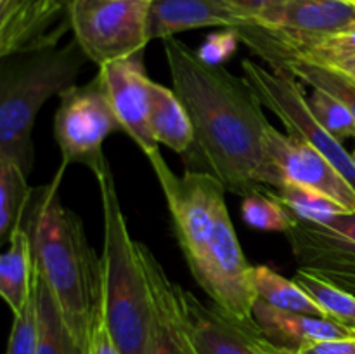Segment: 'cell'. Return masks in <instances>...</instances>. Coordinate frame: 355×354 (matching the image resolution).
<instances>
[{
    "mask_svg": "<svg viewBox=\"0 0 355 354\" xmlns=\"http://www.w3.org/2000/svg\"><path fill=\"white\" fill-rule=\"evenodd\" d=\"M172 89L186 108L194 130V144L184 156L187 170L207 172L227 193L246 194L279 186L266 153L270 124L263 104L245 76L224 65H210L177 38L163 40Z\"/></svg>",
    "mask_w": 355,
    "mask_h": 354,
    "instance_id": "1",
    "label": "cell"
},
{
    "mask_svg": "<svg viewBox=\"0 0 355 354\" xmlns=\"http://www.w3.org/2000/svg\"><path fill=\"white\" fill-rule=\"evenodd\" d=\"M166 200L172 229L191 274L211 304L241 325H257L252 267L225 203V187L207 172L177 176L162 153L149 156Z\"/></svg>",
    "mask_w": 355,
    "mask_h": 354,
    "instance_id": "2",
    "label": "cell"
},
{
    "mask_svg": "<svg viewBox=\"0 0 355 354\" xmlns=\"http://www.w3.org/2000/svg\"><path fill=\"white\" fill-rule=\"evenodd\" d=\"M66 167L54 179L37 187L26 214L35 262L58 298L62 316L83 354L99 316L103 314V262L97 259L78 215L59 196Z\"/></svg>",
    "mask_w": 355,
    "mask_h": 354,
    "instance_id": "3",
    "label": "cell"
},
{
    "mask_svg": "<svg viewBox=\"0 0 355 354\" xmlns=\"http://www.w3.org/2000/svg\"><path fill=\"white\" fill-rule=\"evenodd\" d=\"M89 61L78 42L0 58V158L30 176L35 163L33 127L51 97L76 83Z\"/></svg>",
    "mask_w": 355,
    "mask_h": 354,
    "instance_id": "4",
    "label": "cell"
},
{
    "mask_svg": "<svg viewBox=\"0 0 355 354\" xmlns=\"http://www.w3.org/2000/svg\"><path fill=\"white\" fill-rule=\"evenodd\" d=\"M96 179L104 222V321L121 354H146L153 337V307L137 242L128 231L110 163Z\"/></svg>",
    "mask_w": 355,
    "mask_h": 354,
    "instance_id": "5",
    "label": "cell"
},
{
    "mask_svg": "<svg viewBox=\"0 0 355 354\" xmlns=\"http://www.w3.org/2000/svg\"><path fill=\"white\" fill-rule=\"evenodd\" d=\"M121 130L99 73L83 85H73L59 96L54 115V139L66 169L85 165L94 176L107 165L103 144L107 135Z\"/></svg>",
    "mask_w": 355,
    "mask_h": 354,
    "instance_id": "6",
    "label": "cell"
},
{
    "mask_svg": "<svg viewBox=\"0 0 355 354\" xmlns=\"http://www.w3.org/2000/svg\"><path fill=\"white\" fill-rule=\"evenodd\" d=\"M153 0H71L69 24L83 54L97 66L128 58L148 45Z\"/></svg>",
    "mask_w": 355,
    "mask_h": 354,
    "instance_id": "7",
    "label": "cell"
},
{
    "mask_svg": "<svg viewBox=\"0 0 355 354\" xmlns=\"http://www.w3.org/2000/svg\"><path fill=\"white\" fill-rule=\"evenodd\" d=\"M241 69L243 76L255 90L263 108L276 115L288 134L304 139L319 153H322L355 191V163L352 153L347 151L343 142L333 137L315 120L300 80L283 69L269 68L252 59H243Z\"/></svg>",
    "mask_w": 355,
    "mask_h": 354,
    "instance_id": "8",
    "label": "cell"
},
{
    "mask_svg": "<svg viewBox=\"0 0 355 354\" xmlns=\"http://www.w3.org/2000/svg\"><path fill=\"white\" fill-rule=\"evenodd\" d=\"M266 153L270 170L281 187L293 183L333 198L347 210L355 212V191L322 153L307 141L283 134L270 125L266 135ZM276 187V189H277Z\"/></svg>",
    "mask_w": 355,
    "mask_h": 354,
    "instance_id": "9",
    "label": "cell"
},
{
    "mask_svg": "<svg viewBox=\"0 0 355 354\" xmlns=\"http://www.w3.org/2000/svg\"><path fill=\"white\" fill-rule=\"evenodd\" d=\"M97 73L121 130L148 158L158 153L159 142L151 128V78L146 73L144 51L99 66Z\"/></svg>",
    "mask_w": 355,
    "mask_h": 354,
    "instance_id": "10",
    "label": "cell"
},
{
    "mask_svg": "<svg viewBox=\"0 0 355 354\" xmlns=\"http://www.w3.org/2000/svg\"><path fill=\"white\" fill-rule=\"evenodd\" d=\"M291 45L355 28V0H274L252 21Z\"/></svg>",
    "mask_w": 355,
    "mask_h": 354,
    "instance_id": "11",
    "label": "cell"
},
{
    "mask_svg": "<svg viewBox=\"0 0 355 354\" xmlns=\"http://www.w3.org/2000/svg\"><path fill=\"white\" fill-rule=\"evenodd\" d=\"M71 0H0V58L55 47L69 24Z\"/></svg>",
    "mask_w": 355,
    "mask_h": 354,
    "instance_id": "12",
    "label": "cell"
},
{
    "mask_svg": "<svg viewBox=\"0 0 355 354\" xmlns=\"http://www.w3.org/2000/svg\"><path fill=\"white\" fill-rule=\"evenodd\" d=\"M284 235L300 269L355 294V242L307 221H297Z\"/></svg>",
    "mask_w": 355,
    "mask_h": 354,
    "instance_id": "13",
    "label": "cell"
},
{
    "mask_svg": "<svg viewBox=\"0 0 355 354\" xmlns=\"http://www.w3.org/2000/svg\"><path fill=\"white\" fill-rule=\"evenodd\" d=\"M153 307V337L146 354H193L184 325L180 287L165 273L155 253L137 242Z\"/></svg>",
    "mask_w": 355,
    "mask_h": 354,
    "instance_id": "14",
    "label": "cell"
},
{
    "mask_svg": "<svg viewBox=\"0 0 355 354\" xmlns=\"http://www.w3.org/2000/svg\"><path fill=\"white\" fill-rule=\"evenodd\" d=\"M236 31L239 35V40L253 54L259 56L269 68L283 69L305 85L324 90V92L338 97L350 108L355 117V80L342 75L329 66L309 61V59L286 51L279 44H276L266 30H262L257 24L248 23L245 26L236 28Z\"/></svg>",
    "mask_w": 355,
    "mask_h": 354,
    "instance_id": "15",
    "label": "cell"
},
{
    "mask_svg": "<svg viewBox=\"0 0 355 354\" xmlns=\"http://www.w3.org/2000/svg\"><path fill=\"white\" fill-rule=\"evenodd\" d=\"M252 17L225 0H153L149 7V40H166L198 28H236Z\"/></svg>",
    "mask_w": 355,
    "mask_h": 354,
    "instance_id": "16",
    "label": "cell"
},
{
    "mask_svg": "<svg viewBox=\"0 0 355 354\" xmlns=\"http://www.w3.org/2000/svg\"><path fill=\"white\" fill-rule=\"evenodd\" d=\"M184 325L193 354H257L241 323L180 287Z\"/></svg>",
    "mask_w": 355,
    "mask_h": 354,
    "instance_id": "17",
    "label": "cell"
},
{
    "mask_svg": "<svg viewBox=\"0 0 355 354\" xmlns=\"http://www.w3.org/2000/svg\"><path fill=\"white\" fill-rule=\"evenodd\" d=\"M253 319L266 339L291 351L300 349L302 346L314 340L342 339L352 335V330L329 318L279 311L259 298L253 304Z\"/></svg>",
    "mask_w": 355,
    "mask_h": 354,
    "instance_id": "18",
    "label": "cell"
},
{
    "mask_svg": "<svg viewBox=\"0 0 355 354\" xmlns=\"http://www.w3.org/2000/svg\"><path fill=\"white\" fill-rule=\"evenodd\" d=\"M35 292V255L26 219L10 236L0 257V295L12 316L19 314Z\"/></svg>",
    "mask_w": 355,
    "mask_h": 354,
    "instance_id": "19",
    "label": "cell"
},
{
    "mask_svg": "<svg viewBox=\"0 0 355 354\" xmlns=\"http://www.w3.org/2000/svg\"><path fill=\"white\" fill-rule=\"evenodd\" d=\"M151 128L156 141L177 155H186L194 144V130L186 108L173 89L151 80Z\"/></svg>",
    "mask_w": 355,
    "mask_h": 354,
    "instance_id": "20",
    "label": "cell"
},
{
    "mask_svg": "<svg viewBox=\"0 0 355 354\" xmlns=\"http://www.w3.org/2000/svg\"><path fill=\"white\" fill-rule=\"evenodd\" d=\"M35 302H37L38 318L37 354H83L62 316L58 298L52 294L37 262H35Z\"/></svg>",
    "mask_w": 355,
    "mask_h": 354,
    "instance_id": "21",
    "label": "cell"
},
{
    "mask_svg": "<svg viewBox=\"0 0 355 354\" xmlns=\"http://www.w3.org/2000/svg\"><path fill=\"white\" fill-rule=\"evenodd\" d=\"M253 290L259 301L279 311L300 312V314L319 316L326 318L322 309L314 302V298L300 287L295 280H288L283 274L269 266L252 267Z\"/></svg>",
    "mask_w": 355,
    "mask_h": 354,
    "instance_id": "22",
    "label": "cell"
},
{
    "mask_svg": "<svg viewBox=\"0 0 355 354\" xmlns=\"http://www.w3.org/2000/svg\"><path fill=\"white\" fill-rule=\"evenodd\" d=\"M35 189L19 165L0 158V245L6 246L24 224Z\"/></svg>",
    "mask_w": 355,
    "mask_h": 354,
    "instance_id": "23",
    "label": "cell"
},
{
    "mask_svg": "<svg viewBox=\"0 0 355 354\" xmlns=\"http://www.w3.org/2000/svg\"><path fill=\"white\" fill-rule=\"evenodd\" d=\"M322 309L326 318L340 323L349 330H355V294L298 267L293 278Z\"/></svg>",
    "mask_w": 355,
    "mask_h": 354,
    "instance_id": "24",
    "label": "cell"
},
{
    "mask_svg": "<svg viewBox=\"0 0 355 354\" xmlns=\"http://www.w3.org/2000/svg\"><path fill=\"white\" fill-rule=\"evenodd\" d=\"M272 193L293 214L297 221L326 224L336 215L350 212L333 198L293 183H284L283 186L274 189Z\"/></svg>",
    "mask_w": 355,
    "mask_h": 354,
    "instance_id": "25",
    "label": "cell"
},
{
    "mask_svg": "<svg viewBox=\"0 0 355 354\" xmlns=\"http://www.w3.org/2000/svg\"><path fill=\"white\" fill-rule=\"evenodd\" d=\"M241 215L246 224L262 231L288 233L297 222L293 214L266 186L243 198Z\"/></svg>",
    "mask_w": 355,
    "mask_h": 354,
    "instance_id": "26",
    "label": "cell"
},
{
    "mask_svg": "<svg viewBox=\"0 0 355 354\" xmlns=\"http://www.w3.org/2000/svg\"><path fill=\"white\" fill-rule=\"evenodd\" d=\"M312 96L309 97V106L315 120L338 141L355 137V117L350 108L338 97L324 92V90L312 89Z\"/></svg>",
    "mask_w": 355,
    "mask_h": 354,
    "instance_id": "27",
    "label": "cell"
},
{
    "mask_svg": "<svg viewBox=\"0 0 355 354\" xmlns=\"http://www.w3.org/2000/svg\"><path fill=\"white\" fill-rule=\"evenodd\" d=\"M262 30H266V28H262ZM267 33H269L270 37H272V40L276 42V44H279L281 47L293 52V54L300 56V58L309 59V61L328 65V62H335L338 61V59L355 56V28L349 31H343V33L333 35V37L322 38V40L302 45L286 44V42L277 38L276 35H272L270 31H267Z\"/></svg>",
    "mask_w": 355,
    "mask_h": 354,
    "instance_id": "28",
    "label": "cell"
},
{
    "mask_svg": "<svg viewBox=\"0 0 355 354\" xmlns=\"http://www.w3.org/2000/svg\"><path fill=\"white\" fill-rule=\"evenodd\" d=\"M38 318L35 292L26 307L14 316L6 354H37Z\"/></svg>",
    "mask_w": 355,
    "mask_h": 354,
    "instance_id": "29",
    "label": "cell"
},
{
    "mask_svg": "<svg viewBox=\"0 0 355 354\" xmlns=\"http://www.w3.org/2000/svg\"><path fill=\"white\" fill-rule=\"evenodd\" d=\"M239 42L241 40H239L238 31L232 28H225V31L222 33L210 35L198 49V56L210 65H224L225 59L234 54Z\"/></svg>",
    "mask_w": 355,
    "mask_h": 354,
    "instance_id": "30",
    "label": "cell"
},
{
    "mask_svg": "<svg viewBox=\"0 0 355 354\" xmlns=\"http://www.w3.org/2000/svg\"><path fill=\"white\" fill-rule=\"evenodd\" d=\"M295 354H355V337L314 340L295 351Z\"/></svg>",
    "mask_w": 355,
    "mask_h": 354,
    "instance_id": "31",
    "label": "cell"
},
{
    "mask_svg": "<svg viewBox=\"0 0 355 354\" xmlns=\"http://www.w3.org/2000/svg\"><path fill=\"white\" fill-rule=\"evenodd\" d=\"M87 354H121L118 351L116 344H114L113 337H111L110 330H107L104 314H101L99 319H97L96 328L92 332V339H90L89 344V353Z\"/></svg>",
    "mask_w": 355,
    "mask_h": 354,
    "instance_id": "32",
    "label": "cell"
},
{
    "mask_svg": "<svg viewBox=\"0 0 355 354\" xmlns=\"http://www.w3.org/2000/svg\"><path fill=\"white\" fill-rule=\"evenodd\" d=\"M243 328H245L246 337H248L250 346L257 351V354H295V351L277 346V344L270 342L269 339H266L257 325H252V326L243 325Z\"/></svg>",
    "mask_w": 355,
    "mask_h": 354,
    "instance_id": "33",
    "label": "cell"
},
{
    "mask_svg": "<svg viewBox=\"0 0 355 354\" xmlns=\"http://www.w3.org/2000/svg\"><path fill=\"white\" fill-rule=\"evenodd\" d=\"M225 2L232 3V6H236L238 9H241L243 12L248 14L253 21V17H255L260 10L266 9L269 3H272L274 0H225Z\"/></svg>",
    "mask_w": 355,
    "mask_h": 354,
    "instance_id": "34",
    "label": "cell"
},
{
    "mask_svg": "<svg viewBox=\"0 0 355 354\" xmlns=\"http://www.w3.org/2000/svg\"><path fill=\"white\" fill-rule=\"evenodd\" d=\"M326 66H329V68L336 69V71H340L342 75L355 80V56H349V58L338 59V61H335V62H328Z\"/></svg>",
    "mask_w": 355,
    "mask_h": 354,
    "instance_id": "35",
    "label": "cell"
},
{
    "mask_svg": "<svg viewBox=\"0 0 355 354\" xmlns=\"http://www.w3.org/2000/svg\"><path fill=\"white\" fill-rule=\"evenodd\" d=\"M352 160H354V163H355V149L352 151Z\"/></svg>",
    "mask_w": 355,
    "mask_h": 354,
    "instance_id": "36",
    "label": "cell"
},
{
    "mask_svg": "<svg viewBox=\"0 0 355 354\" xmlns=\"http://www.w3.org/2000/svg\"><path fill=\"white\" fill-rule=\"evenodd\" d=\"M352 335H354V337H355V330H352Z\"/></svg>",
    "mask_w": 355,
    "mask_h": 354,
    "instance_id": "37",
    "label": "cell"
}]
</instances>
